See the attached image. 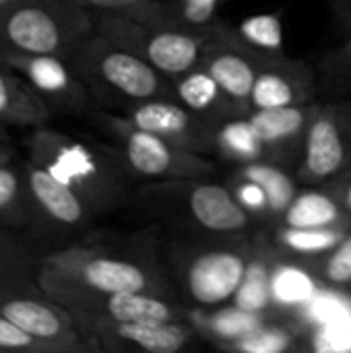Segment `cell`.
<instances>
[{"instance_id":"3","label":"cell","mask_w":351,"mask_h":353,"mask_svg":"<svg viewBox=\"0 0 351 353\" xmlns=\"http://www.w3.org/2000/svg\"><path fill=\"white\" fill-rule=\"evenodd\" d=\"M93 29L85 0H21L0 14V50L68 58Z\"/></svg>"},{"instance_id":"39","label":"cell","mask_w":351,"mask_h":353,"mask_svg":"<svg viewBox=\"0 0 351 353\" xmlns=\"http://www.w3.org/2000/svg\"><path fill=\"white\" fill-rule=\"evenodd\" d=\"M12 161V149L6 145V141L0 137V163H8Z\"/></svg>"},{"instance_id":"11","label":"cell","mask_w":351,"mask_h":353,"mask_svg":"<svg viewBox=\"0 0 351 353\" xmlns=\"http://www.w3.org/2000/svg\"><path fill=\"white\" fill-rule=\"evenodd\" d=\"M81 331L97 352L176 353L194 337L192 325L174 323H112L91 316H74Z\"/></svg>"},{"instance_id":"9","label":"cell","mask_w":351,"mask_h":353,"mask_svg":"<svg viewBox=\"0 0 351 353\" xmlns=\"http://www.w3.org/2000/svg\"><path fill=\"white\" fill-rule=\"evenodd\" d=\"M351 168V103L321 105L306 134L300 178L317 184Z\"/></svg>"},{"instance_id":"36","label":"cell","mask_w":351,"mask_h":353,"mask_svg":"<svg viewBox=\"0 0 351 353\" xmlns=\"http://www.w3.org/2000/svg\"><path fill=\"white\" fill-rule=\"evenodd\" d=\"M91 8L95 10H114V12H124L130 10L132 6L141 4L143 0H85Z\"/></svg>"},{"instance_id":"17","label":"cell","mask_w":351,"mask_h":353,"mask_svg":"<svg viewBox=\"0 0 351 353\" xmlns=\"http://www.w3.org/2000/svg\"><path fill=\"white\" fill-rule=\"evenodd\" d=\"M186 211L197 225L213 234H236L250 223V213L238 203L232 188L186 180Z\"/></svg>"},{"instance_id":"10","label":"cell","mask_w":351,"mask_h":353,"mask_svg":"<svg viewBox=\"0 0 351 353\" xmlns=\"http://www.w3.org/2000/svg\"><path fill=\"white\" fill-rule=\"evenodd\" d=\"M0 62L19 72L54 112L81 114L91 105V91L62 56L0 50Z\"/></svg>"},{"instance_id":"23","label":"cell","mask_w":351,"mask_h":353,"mask_svg":"<svg viewBox=\"0 0 351 353\" xmlns=\"http://www.w3.org/2000/svg\"><path fill=\"white\" fill-rule=\"evenodd\" d=\"M267 316L261 312H248L238 306L230 308H217V310H192L190 312V325L197 329L203 337L211 339L217 347L230 341L240 339L242 335L254 331L257 327L265 325Z\"/></svg>"},{"instance_id":"8","label":"cell","mask_w":351,"mask_h":353,"mask_svg":"<svg viewBox=\"0 0 351 353\" xmlns=\"http://www.w3.org/2000/svg\"><path fill=\"white\" fill-rule=\"evenodd\" d=\"M252 246L244 240H225L201 246L178 256L180 279L190 302L201 308H217L230 302L246 273Z\"/></svg>"},{"instance_id":"29","label":"cell","mask_w":351,"mask_h":353,"mask_svg":"<svg viewBox=\"0 0 351 353\" xmlns=\"http://www.w3.org/2000/svg\"><path fill=\"white\" fill-rule=\"evenodd\" d=\"M236 35L248 43L250 48L269 54V56H281L283 54V23L279 12H265L246 17L238 29Z\"/></svg>"},{"instance_id":"24","label":"cell","mask_w":351,"mask_h":353,"mask_svg":"<svg viewBox=\"0 0 351 353\" xmlns=\"http://www.w3.org/2000/svg\"><path fill=\"white\" fill-rule=\"evenodd\" d=\"M215 153L234 159L242 165L263 159L271 161L265 145L261 143L259 134L254 132L248 120V114L234 116L230 120L215 124Z\"/></svg>"},{"instance_id":"4","label":"cell","mask_w":351,"mask_h":353,"mask_svg":"<svg viewBox=\"0 0 351 353\" xmlns=\"http://www.w3.org/2000/svg\"><path fill=\"white\" fill-rule=\"evenodd\" d=\"M77 74L85 81L91 95L106 99H118L124 105L174 97V87H170L163 72H159L145 58L112 43L95 29L89 33L66 58Z\"/></svg>"},{"instance_id":"40","label":"cell","mask_w":351,"mask_h":353,"mask_svg":"<svg viewBox=\"0 0 351 353\" xmlns=\"http://www.w3.org/2000/svg\"><path fill=\"white\" fill-rule=\"evenodd\" d=\"M341 58H343V62L348 64L351 68V39L343 46V50H341Z\"/></svg>"},{"instance_id":"7","label":"cell","mask_w":351,"mask_h":353,"mask_svg":"<svg viewBox=\"0 0 351 353\" xmlns=\"http://www.w3.org/2000/svg\"><path fill=\"white\" fill-rule=\"evenodd\" d=\"M0 316L54 343L62 353L97 352L81 331L72 312L52 300L31 277L0 281Z\"/></svg>"},{"instance_id":"22","label":"cell","mask_w":351,"mask_h":353,"mask_svg":"<svg viewBox=\"0 0 351 353\" xmlns=\"http://www.w3.org/2000/svg\"><path fill=\"white\" fill-rule=\"evenodd\" d=\"M285 225L294 228H333L351 225L350 211L341 205L337 194L321 190L298 192L292 205L281 215Z\"/></svg>"},{"instance_id":"18","label":"cell","mask_w":351,"mask_h":353,"mask_svg":"<svg viewBox=\"0 0 351 353\" xmlns=\"http://www.w3.org/2000/svg\"><path fill=\"white\" fill-rule=\"evenodd\" d=\"M174 93L180 103H184L190 112L201 116L211 126L230 120L234 116H246L219 87V83L211 77V72L199 64L186 74L174 79Z\"/></svg>"},{"instance_id":"15","label":"cell","mask_w":351,"mask_h":353,"mask_svg":"<svg viewBox=\"0 0 351 353\" xmlns=\"http://www.w3.org/2000/svg\"><path fill=\"white\" fill-rule=\"evenodd\" d=\"M319 108L321 105L296 103L285 108L252 110L248 114V120L261 143L265 145L271 161L292 157L294 153L304 151L306 134Z\"/></svg>"},{"instance_id":"37","label":"cell","mask_w":351,"mask_h":353,"mask_svg":"<svg viewBox=\"0 0 351 353\" xmlns=\"http://www.w3.org/2000/svg\"><path fill=\"white\" fill-rule=\"evenodd\" d=\"M335 17L351 31V0H327Z\"/></svg>"},{"instance_id":"38","label":"cell","mask_w":351,"mask_h":353,"mask_svg":"<svg viewBox=\"0 0 351 353\" xmlns=\"http://www.w3.org/2000/svg\"><path fill=\"white\" fill-rule=\"evenodd\" d=\"M341 176H343V178H341V182H339L337 196H339L341 205L350 211V215H351V168L345 172V174H341Z\"/></svg>"},{"instance_id":"14","label":"cell","mask_w":351,"mask_h":353,"mask_svg":"<svg viewBox=\"0 0 351 353\" xmlns=\"http://www.w3.org/2000/svg\"><path fill=\"white\" fill-rule=\"evenodd\" d=\"M312 95V77L308 68L281 56L267 58L259 66V74L248 99V110H271L306 103ZM248 112V114H250Z\"/></svg>"},{"instance_id":"20","label":"cell","mask_w":351,"mask_h":353,"mask_svg":"<svg viewBox=\"0 0 351 353\" xmlns=\"http://www.w3.org/2000/svg\"><path fill=\"white\" fill-rule=\"evenodd\" d=\"M221 0H143L141 4L124 10V14L188 31H207L215 27V17Z\"/></svg>"},{"instance_id":"41","label":"cell","mask_w":351,"mask_h":353,"mask_svg":"<svg viewBox=\"0 0 351 353\" xmlns=\"http://www.w3.org/2000/svg\"><path fill=\"white\" fill-rule=\"evenodd\" d=\"M17 2H21V0H0V14L6 10V8H10V6H14Z\"/></svg>"},{"instance_id":"30","label":"cell","mask_w":351,"mask_h":353,"mask_svg":"<svg viewBox=\"0 0 351 353\" xmlns=\"http://www.w3.org/2000/svg\"><path fill=\"white\" fill-rule=\"evenodd\" d=\"M294 341L296 333L292 329L265 323L240 339L219 345V350L236 353H283L294 347Z\"/></svg>"},{"instance_id":"25","label":"cell","mask_w":351,"mask_h":353,"mask_svg":"<svg viewBox=\"0 0 351 353\" xmlns=\"http://www.w3.org/2000/svg\"><path fill=\"white\" fill-rule=\"evenodd\" d=\"M275 256H271L267 250L252 248V256L248 261L246 273L240 281V288L236 290L232 302L234 306L248 310V312H261L265 314L271 306V267Z\"/></svg>"},{"instance_id":"13","label":"cell","mask_w":351,"mask_h":353,"mask_svg":"<svg viewBox=\"0 0 351 353\" xmlns=\"http://www.w3.org/2000/svg\"><path fill=\"white\" fill-rule=\"evenodd\" d=\"M23 170L33 223L50 232H74L89 225L95 213L72 188L33 161H27Z\"/></svg>"},{"instance_id":"6","label":"cell","mask_w":351,"mask_h":353,"mask_svg":"<svg viewBox=\"0 0 351 353\" xmlns=\"http://www.w3.org/2000/svg\"><path fill=\"white\" fill-rule=\"evenodd\" d=\"M97 124L106 130L110 139L120 149V157L134 176L153 180H201L215 172V165L203 157L182 147L168 143L166 139L139 128L122 114L97 112Z\"/></svg>"},{"instance_id":"31","label":"cell","mask_w":351,"mask_h":353,"mask_svg":"<svg viewBox=\"0 0 351 353\" xmlns=\"http://www.w3.org/2000/svg\"><path fill=\"white\" fill-rule=\"evenodd\" d=\"M37 273V261L31 256L25 244L0 230V281L21 279Z\"/></svg>"},{"instance_id":"1","label":"cell","mask_w":351,"mask_h":353,"mask_svg":"<svg viewBox=\"0 0 351 353\" xmlns=\"http://www.w3.org/2000/svg\"><path fill=\"white\" fill-rule=\"evenodd\" d=\"M35 281L64 308L99 296L143 292L168 298L159 269L134 250L110 244H74L37 261Z\"/></svg>"},{"instance_id":"12","label":"cell","mask_w":351,"mask_h":353,"mask_svg":"<svg viewBox=\"0 0 351 353\" xmlns=\"http://www.w3.org/2000/svg\"><path fill=\"white\" fill-rule=\"evenodd\" d=\"M122 110V116L132 124L166 139L176 147L203 155L215 153V126L205 122L174 97L145 99L128 103Z\"/></svg>"},{"instance_id":"42","label":"cell","mask_w":351,"mask_h":353,"mask_svg":"<svg viewBox=\"0 0 351 353\" xmlns=\"http://www.w3.org/2000/svg\"><path fill=\"white\" fill-rule=\"evenodd\" d=\"M0 137L4 139V130H2V126H0Z\"/></svg>"},{"instance_id":"2","label":"cell","mask_w":351,"mask_h":353,"mask_svg":"<svg viewBox=\"0 0 351 353\" xmlns=\"http://www.w3.org/2000/svg\"><path fill=\"white\" fill-rule=\"evenodd\" d=\"M29 161L46 168L72 188L97 215L116 209L128 194V168L120 153L85 143L66 132L37 126L27 137Z\"/></svg>"},{"instance_id":"21","label":"cell","mask_w":351,"mask_h":353,"mask_svg":"<svg viewBox=\"0 0 351 353\" xmlns=\"http://www.w3.org/2000/svg\"><path fill=\"white\" fill-rule=\"evenodd\" d=\"M319 275L296 263L273 261L271 267V306L279 310H300L319 296Z\"/></svg>"},{"instance_id":"33","label":"cell","mask_w":351,"mask_h":353,"mask_svg":"<svg viewBox=\"0 0 351 353\" xmlns=\"http://www.w3.org/2000/svg\"><path fill=\"white\" fill-rule=\"evenodd\" d=\"M0 352L62 353L54 343L39 339L0 316Z\"/></svg>"},{"instance_id":"34","label":"cell","mask_w":351,"mask_h":353,"mask_svg":"<svg viewBox=\"0 0 351 353\" xmlns=\"http://www.w3.org/2000/svg\"><path fill=\"white\" fill-rule=\"evenodd\" d=\"M312 350L321 353H351V325L327 321L314 331Z\"/></svg>"},{"instance_id":"27","label":"cell","mask_w":351,"mask_h":353,"mask_svg":"<svg viewBox=\"0 0 351 353\" xmlns=\"http://www.w3.org/2000/svg\"><path fill=\"white\" fill-rule=\"evenodd\" d=\"M238 174L254 180L263 188V192L267 194L269 209H271V215L273 217H281L283 211L292 205V201L298 194V188H296L294 180L288 176L285 170H281L273 161L263 159V161L244 163L238 170Z\"/></svg>"},{"instance_id":"5","label":"cell","mask_w":351,"mask_h":353,"mask_svg":"<svg viewBox=\"0 0 351 353\" xmlns=\"http://www.w3.org/2000/svg\"><path fill=\"white\" fill-rule=\"evenodd\" d=\"M215 27L207 31H188L139 21L114 10H99L95 14V31L99 35L145 58L170 79H178L203 64Z\"/></svg>"},{"instance_id":"26","label":"cell","mask_w":351,"mask_h":353,"mask_svg":"<svg viewBox=\"0 0 351 353\" xmlns=\"http://www.w3.org/2000/svg\"><path fill=\"white\" fill-rule=\"evenodd\" d=\"M351 225L333 228H294L279 225L275 230V242L281 250L296 256H323L333 250L348 234Z\"/></svg>"},{"instance_id":"32","label":"cell","mask_w":351,"mask_h":353,"mask_svg":"<svg viewBox=\"0 0 351 353\" xmlns=\"http://www.w3.org/2000/svg\"><path fill=\"white\" fill-rule=\"evenodd\" d=\"M314 273L331 285H350L351 283V230L350 234L327 254L319 256Z\"/></svg>"},{"instance_id":"16","label":"cell","mask_w":351,"mask_h":353,"mask_svg":"<svg viewBox=\"0 0 351 353\" xmlns=\"http://www.w3.org/2000/svg\"><path fill=\"white\" fill-rule=\"evenodd\" d=\"M72 316H91L112 323H174L180 310L163 296L143 292H122L99 296L70 308Z\"/></svg>"},{"instance_id":"28","label":"cell","mask_w":351,"mask_h":353,"mask_svg":"<svg viewBox=\"0 0 351 353\" xmlns=\"http://www.w3.org/2000/svg\"><path fill=\"white\" fill-rule=\"evenodd\" d=\"M0 223L21 228L31 223L25 170L0 163Z\"/></svg>"},{"instance_id":"19","label":"cell","mask_w":351,"mask_h":353,"mask_svg":"<svg viewBox=\"0 0 351 353\" xmlns=\"http://www.w3.org/2000/svg\"><path fill=\"white\" fill-rule=\"evenodd\" d=\"M52 116L50 105L12 68L0 62V126L37 128Z\"/></svg>"},{"instance_id":"35","label":"cell","mask_w":351,"mask_h":353,"mask_svg":"<svg viewBox=\"0 0 351 353\" xmlns=\"http://www.w3.org/2000/svg\"><path fill=\"white\" fill-rule=\"evenodd\" d=\"M232 192L250 215H271L267 194L254 180L236 172V176L232 178Z\"/></svg>"}]
</instances>
